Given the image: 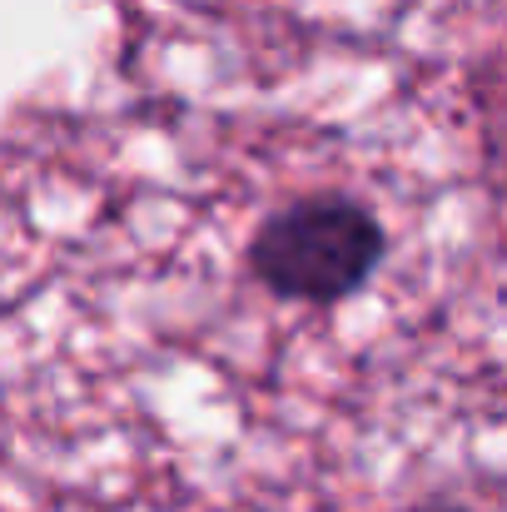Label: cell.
Masks as SVG:
<instances>
[{"instance_id":"1","label":"cell","mask_w":507,"mask_h":512,"mask_svg":"<svg viewBox=\"0 0 507 512\" xmlns=\"http://www.w3.org/2000/svg\"><path fill=\"white\" fill-rule=\"evenodd\" d=\"M383 244V224L363 204L319 194L264 219L249 244V264L279 299L334 304L383 264Z\"/></svg>"},{"instance_id":"2","label":"cell","mask_w":507,"mask_h":512,"mask_svg":"<svg viewBox=\"0 0 507 512\" xmlns=\"http://www.w3.org/2000/svg\"><path fill=\"white\" fill-rule=\"evenodd\" d=\"M433 512H463V508H433Z\"/></svg>"}]
</instances>
